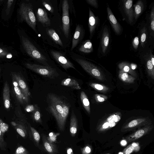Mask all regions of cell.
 <instances>
[{"instance_id": "c3c4849f", "label": "cell", "mask_w": 154, "mask_h": 154, "mask_svg": "<svg viewBox=\"0 0 154 154\" xmlns=\"http://www.w3.org/2000/svg\"><path fill=\"white\" fill-rule=\"evenodd\" d=\"M54 133H53V132H50L49 134V137H51V136H52L53 135Z\"/></svg>"}, {"instance_id": "603a6c76", "label": "cell", "mask_w": 154, "mask_h": 154, "mask_svg": "<svg viewBox=\"0 0 154 154\" xmlns=\"http://www.w3.org/2000/svg\"><path fill=\"white\" fill-rule=\"evenodd\" d=\"M147 35V26L145 24L141 28L140 32V45L142 47H143L146 44Z\"/></svg>"}, {"instance_id": "cb8c5ba5", "label": "cell", "mask_w": 154, "mask_h": 154, "mask_svg": "<svg viewBox=\"0 0 154 154\" xmlns=\"http://www.w3.org/2000/svg\"><path fill=\"white\" fill-rule=\"evenodd\" d=\"M80 98L83 105L85 109L88 112H90V103L85 92L82 91L81 92Z\"/></svg>"}, {"instance_id": "8d00e7d4", "label": "cell", "mask_w": 154, "mask_h": 154, "mask_svg": "<svg viewBox=\"0 0 154 154\" xmlns=\"http://www.w3.org/2000/svg\"><path fill=\"white\" fill-rule=\"evenodd\" d=\"M91 149L88 146H86L82 149V154H88L90 152Z\"/></svg>"}, {"instance_id": "ba28073f", "label": "cell", "mask_w": 154, "mask_h": 154, "mask_svg": "<svg viewBox=\"0 0 154 154\" xmlns=\"http://www.w3.org/2000/svg\"><path fill=\"white\" fill-rule=\"evenodd\" d=\"M108 18L115 33L120 35L122 32V27L113 14L109 5L107 7Z\"/></svg>"}, {"instance_id": "8992f818", "label": "cell", "mask_w": 154, "mask_h": 154, "mask_svg": "<svg viewBox=\"0 0 154 154\" xmlns=\"http://www.w3.org/2000/svg\"><path fill=\"white\" fill-rule=\"evenodd\" d=\"M51 53L57 62L65 70L69 68L76 70L74 64L60 53L52 50Z\"/></svg>"}, {"instance_id": "b9f144b4", "label": "cell", "mask_w": 154, "mask_h": 154, "mask_svg": "<svg viewBox=\"0 0 154 154\" xmlns=\"http://www.w3.org/2000/svg\"><path fill=\"white\" fill-rule=\"evenodd\" d=\"M94 87L97 89L100 90H102L103 88V87L101 85L99 84L95 85Z\"/></svg>"}, {"instance_id": "d6986e66", "label": "cell", "mask_w": 154, "mask_h": 154, "mask_svg": "<svg viewBox=\"0 0 154 154\" xmlns=\"http://www.w3.org/2000/svg\"><path fill=\"white\" fill-rule=\"evenodd\" d=\"M134 18L135 20L137 19L139 16L142 14L144 9V5L141 0L138 1L134 5Z\"/></svg>"}, {"instance_id": "ee69618b", "label": "cell", "mask_w": 154, "mask_h": 154, "mask_svg": "<svg viewBox=\"0 0 154 154\" xmlns=\"http://www.w3.org/2000/svg\"><path fill=\"white\" fill-rule=\"evenodd\" d=\"M109 124V126L111 127L115 126L116 125L115 122L113 121H110L108 122Z\"/></svg>"}, {"instance_id": "4dcf8cb0", "label": "cell", "mask_w": 154, "mask_h": 154, "mask_svg": "<svg viewBox=\"0 0 154 154\" xmlns=\"http://www.w3.org/2000/svg\"><path fill=\"white\" fill-rule=\"evenodd\" d=\"M120 119V117L117 115H113L109 116L107 119L108 122L113 121L117 122L119 121Z\"/></svg>"}, {"instance_id": "7bdbcfd3", "label": "cell", "mask_w": 154, "mask_h": 154, "mask_svg": "<svg viewBox=\"0 0 154 154\" xmlns=\"http://www.w3.org/2000/svg\"><path fill=\"white\" fill-rule=\"evenodd\" d=\"M67 154H74L72 149L71 148H68L67 149Z\"/></svg>"}, {"instance_id": "6da1fadb", "label": "cell", "mask_w": 154, "mask_h": 154, "mask_svg": "<svg viewBox=\"0 0 154 154\" xmlns=\"http://www.w3.org/2000/svg\"><path fill=\"white\" fill-rule=\"evenodd\" d=\"M48 97L49 110L56 119L59 129L63 131L69 112V105L54 94H49Z\"/></svg>"}, {"instance_id": "1f68e13d", "label": "cell", "mask_w": 154, "mask_h": 154, "mask_svg": "<svg viewBox=\"0 0 154 154\" xmlns=\"http://www.w3.org/2000/svg\"><path fill=\"white\" fill-rule=\"evenodd\" d=\"M132 46L134 49L136 50L138 48L139 44V38L138 37H135L132 41Z\"/></svg>"}, {"instance_id": "e0dca14e", "label": "cell", "mask_w": 154, "mask_h": 154, "mask_svg": "<svg viewBox=\"0 0 154 154\" xmlns=\"http://www.w3.org/2000/svg\"><path fill=\"white\" fill-rule=\"evenodd\" d=\"M78 122L74 111L72 110L70 119V135L73 137L75 136L77 130Z\"/></svg>"}, {"instance_id": "bcb514c9", "label": "cell", "mask_w": 154, "mask_h": 154, "mask_svg": "<svg viewBox=\"0 0 154 154\" xmlns=\"http://www.w3.org/2000/svg\"><path fill=\"white\" fill-rule=\"evenodd\" d=\"M109 126V124L108 122L105 123L103 125V128H106Z\"/></svg>"}, {"instance_id": "484cf974", "label": "cell", "mask_w": 154, "mask_h": 154, "mask_svg": "<svg viewBox=\"0 0 154 154\" xmlns=\"http://www.w3.org/2000/svg\"><path fill=\"white\" fill-rule=\"evenodd\" d=\"M33 118L34 120L37 122L42 123L41 115L39 110L37 106L35 105V109L33 111Z\"/></svg>"}, {"instance_id": "ffe728a7", "label": "cell", "mask_w": 154, "mask_h": 154, "mask_svg": "<svg viewBox=\"0 0 154 154\" xmlns=\"http://www.w3.org/2000/svg\"><path fill=\"white\" fill-rule=\"evenodd\" d=\"M82 28L79 25H78L75 29V32L72 39L71 50H73L77 46L81 34Z\"/></svg>"}, {"instance_id": "9a60e30c", "label": "cell", "mask_w": 154, "mask_h": 154, "mask_svg": "<svg viewBox=\"0 0 154 154\" xmlns=\"http://www.w3.org/2000/svg\"><path fill=\"white\" fill-rule=\"evenodd\" d=\"M3 99L5 108L7 109H8L10 106V90L9 85L7 81L4 83Z\"/></svg>"}, {"instance_id": "3957f363", "label": "cell", "mask_w": 154, "mask_h": 154, "mask_svg": "<svg viewBox=\"0 0 154 154\" xmlns=\"http://www.w3.org/2000/svg\"><path fill=\"white\" fill-rule=\"evenodd\" d=\"M21 41L23 46L27 54L34 59L42 62H46V57L26 38L22 36Z\"/></svg>"}, {"instance_id": "836d02e7", "label": "cell", "mask_w": 154, "mask_h": 154, "mask_svg": "<svg viewBox=\"0 0 154 154\" xmlns=\"http://www.w3.org/2000/svg\"><path fill=\"white\" fill-rule=\"evenodd\" d=\"M42 3L43 5L47 10L51 13H53L54 11L53 8L49 4L45 1H43Z\"/></svg>"}, {"instance_id": "4fadbf2b", "label": "cell", "mask_w": 154, "mask_h": 154, "mask_svg": "<svg viewBox=\"0 0 154 154\" xmlns=\"http://www.w3.org/2000/svg\"><path fill=\"white\" fill-rule=\"evenodd\" d=\"M36 15L38 21L44 26L50 25V20L46 11L43 9L39 8L37 12Z\"/></svg>"}, {"instance_id": "ac0fdd59", "label": "cell", "mask_w": 154, "mask_h": 154, "mask_svg": "<svg viewBox=\"0 0 154 154\" xmlns=\"http://www.w3.org/2000/svg\"><path fill=\"white\" fill-rule=\"evenodd\" d=\"M61 84L63 86L71 87V88L79 90L81 88L78 82L71 78H67L63 79Z\"/></svg>"}, {"instance_id": "277c9868", "label": "cell", "mask_w": 154, "mask_h": 154, "mask_svg": "<svg viewBox=\"0 0 154 154\" xmlns=\"http://www.w3.org/2000/svg\"><path fill=\"white\" fill-rule=\"evenodd\" d=\"M25 66L29 69L45 77L52 79L58 75L56 69L50 66L28 63H25Z\"/></svg>"}, {"instance_id": "60d3db41", "label": "cell", "mask_w": 154, "mask_h": 154, "mask_svg": "<svg viewBox=\"0 0 154 154\" xmlns=\"http://www.w3.org/2000/svg\"><path fill=\"white\" fill-rule=\"evenodd\" d=\"M121 77L122 80L125 81L128 78V75L127 73H124L122 75Z\"/></svg>"}, {"instance_id": "30bf717a", "label": "cell", "mask_w": 154, "mask_h": 154, "mask_svg": "<svg viewBox=\"0 0 154 154\" xmlns=\"http://www.w3.org/2000/svg\"><path fill=\"white\" fill-rule=\"evenodd\" d=\"M109 41V34L107 26L103 29L101 39V47L102 52L105 54L108 48Z\"/></svg>"}, {"instance_id": "7c38bea8", "label": "cell", "mask_w": 154, "mask_h": 154, "mask_svg": "<svg viewBox=\"0 0 154 154\" xmlns=\"http://www.w3.org/2000/svg\"><path fill=\"white\" fill-rule=\"evenodd\" d=\"M133 2L132 0H124L123 2L124 10L130 24L133 22L134 18Z\"/></svg>"}, {"instance_id": "7dc6e473", "label": "cell", "mask_w": 154, "mask_h": 154, "mask_svg": "<svg viewBox=\"0 0 154 154\" xmlns=\"http://www.w3.org/2000/svg\"><path fill=\"white\" fill-rule=\"evenodd\" d=\"M127 143L126 142L125 140H123L121 142V144L123 146H125Z\"/></svg>"}, {"instance_id": "d6a6232c", "label": "cell", "mask_w": 154, "mask_h": 154, "mask_svg": "<svg viewBox=\"0 0 154 154\" xmlns=\"http://www.w3.org/2000/svg\"><path fill=\"white\" fill-rule=\"evenodd\" d=\"M60 133H54L53 135L51 137H47L48 140L50 142L53 143L55 142L56 141L57 137L59 135Z\"/></svg>"}, {"instance_id": "f5cc1de1", "label": "cell", "mask_w": 154, "mask_h": 154, "mask_svg": "<svg viewBox=\"0 0 154 154\" xmlns=\"http://www.w3.org/2000/svg\"><path fill=\"white\" fill-rule=\"evenodd\" d=\"M0 70H1V69H0Z\"/></svg>"}, {"instance_id": "816d5d0a", "label": "cell", "mask_w": 154, "mask_h": 154, "mask_svg": "<svg viewBox=\"0 0 154 154\" xmlns=\"http://www.w3.org/2000/svg\"><path fill=\"white\" fill-rule=\"evenodd\" d=\"M119 154H123L122 152H120Z\"/></svg>"}, {"instance_id": "f1b7e54d", "label": "cell", "mask_w": 154, "mask_h": 154, "mask_svg": "<svg viewBox=\"0 0 154 154\" xmlns=\"http://www.w3.org/2000/svg\"><path fill=\"white\" fill-rule=\"evenodd\" d=\"M12 57L11 54L9 53L8 51L4 48H0V58L5 57Z\"/></svg>"}, {"instance_id": "52a82bcc", "label": "cell", "mask_w": 154, "mask_h": 154, "mask_svg": "<svg viewBox=\"0 0 154 154\" xmlns=\"http://www.w3.org/2000/svg\"><path fill=\"white\" fill-rule=\"evenodd\" d=\"M11 74L13 78L17 82L19 88L28 102L30 93L26 83L23 79L18 74L15 73H12Z\"/></svg>"}, {"instance_id": "f35d334b", "label": "cell", "mask_w": 154, "mask_h": 154, "mask_svg": "<svg viewBox=\"0 0 154 154\" xmlns=\"http://www.w3.org/2000/svg\"><path fill=\"white\" fill-rule=\"evenodd\" d=\"M137 124V121L136 120H134L131 121L128 124V126L132 128L136 126Z\"/></svg>"}, {"instance_id": "681fc988", "label": "cell", "mask_w": 154, "mask_h": 154, "mask_svg": "<svg viewBox=\"0 0 154 154\" xmlns=\"http://www.w3.org/2000/svg\"><path fill=\"white\" fill-rule=\"evenodd\" d=\"M132 145L133 146H134V147H135V146H137V144L135 143H133L132 144Z\"/></svg>"}, {"instance_id": "2e32d148", "label": "cell", "mask_w": 154, "mask_h": 154, "mask_svg": "<svg viewBox=\"0 0 154 154\" xmlns=\"http://www.w3.org/2000/svg\"><path fill=\"white\" fill-rule=\"evenodd\" d=\"M13 83L15 94L20 102L21 104L28 103V102L26 100L23 93L19 88L17 82L13 78Z\"/></svg>"}, {"instance_id": "5b68a950", "label": "cell", "mask_w": 154, "mask_h": 154, "mask_svg": "<svg viewBox=\"0 0 154 154\" xmlns=\"http://www.w3.org/2000/svg\"><path fill=\"white\" fill-rule=\"evenodd\" d=\"M62 9L63 30L65 36L67 38L69 37L70 27L69 5L67 0L63 1Z\"/></svg>"}, {"instance_id": "d590c367", "label": "cell", "mask_w": 154, "mask_h": 154, "mask_svg": "<svg viewBox=\"0 0 154 154\" xmlns=\"http://www.w3.org/2000/svg\"><path fill=\"white\" fill-rule=\"evenodd\" d=\"M144 133V131L142 129L139 130L135 133V136L137 138H139L143 135Z\"/></svg>"}, {"instance_id": "d4e9b609", "label": "cell", "mask_w": 154, "mask_h": 154, "mask_svg": "<svg viewBox=\"0 0 154 154\" xmlns=\"http://www.w3.org/2000/svg\"><path fill=\"white\" fill-rule=\"evenodd\" d=\"M150 23L149 29L150 34L153 37L154 31V8L153 6L151 8L150 15Z\"/></svg>"}, {"instance_id": "83f0119b", "label": "cell", "mask_w": 154, "mask_h": 154, "mask_svg": "<svg viewBox=\"0 0 154 154\" xmlns=\"http://www.w3.org/2000/svg\"><path fill=\"white\" fill-rule=\"evenodd\" d=\"M14 154H29V153L25 147L20 146L17 148Z\"/></svg>"}, {"instance_id": "f6af8a7d", "label": "cell", "mask_w": 154, "mask_h": 154, "mask_svg": "<svg viewBox=\"0 0 154 154\" xmlns=\"http://www.w3.org/2000/svg\"><path fill=\"white\" fill-rule=\"evenodd\" d=\"M97 98L98 100L100 102H103L105 100L103 98L99 96H97Z\"/></svg>"}, {"instance_id": "4316f807", "label": "cell", "mask_w": 154, "mask_h": 154, "mask_svg": "<svg viewBox=\"0 0 154 154\" xmlns=\"http://www.w3.org/2000/svg\"><path fill=\"white\" fill-rule=\"evenodd\" d=\"M7 143L4 140L3 134L0 129V148L2 150H5Z\"/></svg>"}, {"instance_id": "f907efd6", "label": "cell", "mask_w": 154, "mask_h": 154, "mask_svg": "<svg viewBox=\"0 0 154 154\" xmlns=\"http://www.w3.org/2000/svg\"><path fill=\"white\" fill-rule=\"evenodd\" d=\"M131 68H132V69H135V66H132V67H131Z\"/></svg>"}, {"instance_id": "9c48e42d", "label": "cell", "mask_w": 154, "mask_h": 154, "mask_svg": "<svg viewBox=\"0 0 154 154\" xmlns=\"http://www.w3.org/2000/svg\"><path fill=\"white\" fill-rule=\"evenodd\" d=\"M98 17L95 16L91 9L89 8V16L88 20V26L90 34V37L91 38L98 25Z\"/></svg>"}, {"instance_id": "e575fe53", "label": "cell", "mask_w": 154, "mask_h": 154, "mask_svg": "<svg viewBox=\"0 0 154 154\" xmlns=\"http://www.w3.org/2000/svg\"><path fill=\"white\" fill-rule=\"evenodd\" d=\"M87 2L89 5H91L93 7L97 8L98 7V5L97 1L96 0H86Z\"/></svg>"}, {"instance_id": "5bb4252c", "label": "cell", "mask_w": 154, "mask_h": 154, "mask_svg": "<svg viewBox=\"0 0 154 154\" xmlns=\"http://www.w3.org/2000/svg\"><path fill=\"white\" fill-rule=\"evenodd\" d=\"M28 135L30 139L35 146L41 149L39 143L40 136L38 131L33 127L30 126L28 128Z\"/></svg>"}, {"instance_id": "7a4b0ae2", "label": "cell", "mask_w": 154, "mask_h": 154, "mask_svg": "<svg viewBox=\"0 0 154 154\" xmlns=\"http://www.w3.org/2000/svg\"><path fill=\"white\" fill-rule=\"evenodd\" d=\"M18 12L21 20L25 21L32 29L36 31V19L32 5L30 3H21Z\"/></svg>"}, {"instance_id": "f546056e", "label": "cell", "mask_w": 154, "mask_h": 154, "mask_svg": "<svg viewBox=\"0 0 154 154\" xmlns=\"http://www.w3.org/2000/svg\"><path fill=\"white\" fill-rule=\"evenodd\" d=\"M14 2V1L13 0H9L7 1L5 10V12L7 15L9 14Z\"/></svg>"}, {"instance_id": "74e56055", "label": "cell", "mask_w": 154, "mask_h": 154, "mask_svg": "<svg viewBox=\"0 0 154 154\" xmlns=\"http://www.w3.org/2000/svg\"><path fill=\"white\" fill-rule=\"evenodd\" d=\"M35 106L29 105L26 108V109L28 112L33 111L35 109Z\"/></svg>"}, {"instance_id": "44dd1931", "label": "cell", "mask_w": 154, "mask_h": 154, "mask_svg": "<svg viewBox=\"0 0 154 154\" xmlns=\"http://www.w3.org/2000/svg\"><path fill=\"white\" fill-rule=\"evenodd\" d=\"M79 51L86 53L91 52L93 51V47L90 41L89 40L86 41L80 47Z\"/></svg>"}, {"instance_id": "8fae6325", "label": "cell", "mask_w": 154, "mask_h": 154, "mask_svg": "<svg viewBox=\"0 0 154 154\" xmlns=\"http://www.w3.org/2000/svg\"><path fill=\"white\" fill-rule=\"evenodd\" d=\"M42 135L43 145L45 151L48 154H57L58 150L56 145L49 141L44 134H42Z\"/></svg>"}, {"instance_id": "ab89813d", "label": "cell", "mask_w": 154, "mask_h": 154, "mask_svg": "<svg viewBox=\"0 0 154 154\" xmlns=\"http://www.w3.org/2000/svg\"><path fill=\"white\" fill-rule=\"evenodd\" d=\"M134 147L133 146H130L125 151L126 154H130L131 152L134 150Z\"/></svg>"}, {"instance_id": "7402d4cb", "label": "cell", "mask_w": 154, "mask_h": 154, "mask_svg": "<svg viewBox=\"0 0 154 154\" xmlns=\"http://www.w3.org/2000/svg\"><path fill=\"white\" fill-rule=\"evenodd\" d=\"M47 32L50 37L56 44L60 46H63L62 41L54 30L53 29H47Z\"/></svg>"}]
</instances>
